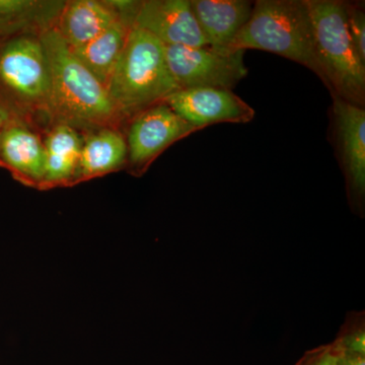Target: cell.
Masks as SVG:
<instances>
[{"mask_svg":"<svg viewBox=\"0 0 365 365\" xmlns=\"http://www.w3.org/2000/svg\"><path fill=\"white\" fill-rule=\"evenodd\" d=\"M49 93V66L41 41L24 35L0 40V102L11 112L14 104L47 105Z\"/></svg>","mask_w":365,"mask_h":365,"instance_id":"5b68a950","label":"cell"},{"mask_svg":"<svg viewBox=\"0 0 365 365\" xmlns=\"http://www.w3.org/2000/svg\"><path fill=\"white\" fill-rule=\"evenodd\" d=\"M346 24L353 45L360 58L365 62V13L361 2L344 1Z\"/></svg>","mask_w":365,"mask_h":365,"instance_id":"d6986e66","label":"cell"},{"mask_svg":"<svg viewBox=\"0 0 365 365\" xmlns=\"http://www.w3.org/2000/svg\"><path fill=\"white\" fill-rule=\"evenodd\" d=\"M0 165L26 182L43 184L45 148L39 137L13 120L0 133Z\"/></svg>","mask_w":365,"mask_h":365,"instance_id":"7c38bea8","label":"cell"},{"mask_svg":"<svg viewBox=\"0 0 365 365\" xmlns=\"http://www.w3.org/2000/svg\"><path fill=\"white\" fill-rule=\"evenodd\" d=\"M40 41L49 66L48 107L66 124L98 126L111 121L117 108L107 88L79 61L58 31H46Z\"/></svg>","mask_w":365,"mask_h":365,"instance_id":"7a4b0ae2","label":"cell"},{"mask_svg":"<svg viewBox=\"0 0 365 365\" xmlns=\"http://www.w3.org/2000/svg\"><path fill=\"white\" fill-rule=\"evenodd\" d=\"M128 148L123 136L105 129L91 136L81 148L79 176L91 178L115 170L124 163Z\"/></svg>","mask_w":365,"mask_h":365,"instance_id":"2e32d148","label":"cell"},{"mask_svg":"<svg viewBox=\"0 0 365 365\" xmlns=\"http://www.w3.org/2000/svg\"><path fill=\"white\" fill-rule=\"evenodd\" d=\"M341 353L342 349L334 340L330 344L307 350L294 365H337Z\"/></svg>","mask_w":365,"mask_h":365,"instance_id":"ffe728a7","label":"cell"},{"mask_svg":"<svg viewBox=\"0 0 365 365\" xmlns=\"http://www.w3.org/2000/svg\"><path fill=\"white\" fill-rule=\"evenodd\" d=\"M165 59L179 90L210 88L232 91L248 76L245 51L220 54L209 47L165 46Z\"/></svg>","mask_w":365,"mask_h":365,"instance_id":"8992f818","label":"cell"},{"mask_svg":"<svg viewBox=\"0 0 365 365\" xmlns=\"http://www.w3.org/2000/svg\"><path fill=\"white\" fill-rule=\"evenodd\" d=\"M128 32L129 29L118 20L95 39L71 50L79 61L106 86L123 51Z\"/></svg>","mask_w":365,"mask_h":365,"instance_id":"5bb4252c","label":"cell"},{"mask_svg":"<svg viewBox=\"0 0 365 365\" xmlns=\"http://www.w3.org/2000/svg\"><path fill=\"white\" fill-rule=\"evenodd\" d=\"M117 21L116 14L108 4L76 0L64 7L56 30L69 47L78 48L95 39Z\"/></svg>","mask_w":365,"mask_h":365,"instance_id":"4fadbf2b","label":"cell"},{"mask_svg":"<svg viewBox=\"0 0 365 365\" xmlns=\"http://www.w3.org/2000/svg\"><path fill=\"white\" fill-rule=\"evenodd\" d=\"M332 134L346 182L348 201L355 213L364 215L365 110L332 97Z\"/></svg>","mask_w":365,"mask_h":365,"instance_id":"52a82bcc","label":"cell"},{"mask_svg":"<svg viewBox=\"0 0 365 365\" xmlns=\"http://www.w3.org/2000/svg\"><path fill=\"white\" fill-rule=\"evenodd\" d=\"M106 88L118 111L127 113L143 112L179 90L168 66L165 45L133 26Z\"/></svg>","mask_w":365,"mask_h":365,"instance_id":"3957f363","label":"cell"},{"mask_svg":"<svg viewBox=\"0 0 365 365\" xmlns=\"http://www.w3.org/2000/svg\"><path fill=\"white\" fill-rule=\"evenodd\" d=\"M163 103L199 129L216 123H249L256 114L239 96L222 88H182Z\"/></svg>","mask_w":365,"mask_h":365,"instance_id":"ba28073f","label":"cell"},{"mask_svg":"<svg viewBox=\"0 0 365 365\" xmlns=\"http://www.w3.org/2000/svg\"><path fill=\"white\" fill-rule=\"evenodd\" d=\"M337 365H365V355L342 351Z\"/></svg>","mask_w":365,"mask_h":365,"instance_id":"44dd1931","label":"cell"},{"mask_svg":"<svg viewBox=\"0 0 365 365\" xmlns=\"http://www.w3.org/2000/svg\"><path fill=\"white\" fill-rule=\"evenodd\" d=\"M14 120L13 113L0 102V133Z\"/></svg>","mask_w":365,"mask_h":365,"instance_id":"7402d4cb","label":"cell"},{"mask_svg":"<svg viewBox=\"0 0 365 365\" xmlns=\"http://www.w3.org/2000/svg\"><path fill=\"white\" fill-rule=\"evenodd\" d=\"M200 129L185 121L165 104L139 113L128 135L129 158L136 167L148 165L170 144Z\"/></svg>","mask_w":365,"mask_h":365,"instance_id":"9c48e42d","label":"cell"},{"mask_svg":"<svg viewBox=\"0 0 365 365\" xmlns=\"http://www.w3.org/2000/svg\"><path fill=\"white\" fill-rule=\"evenodd\" d=\"M192 11L207 47L220 54L228 49L248 23L254 4L247 0H191Z\"/></svg>","mask_w":365,"mask_h":365,"instance_id":"8fae6325","label":"cell"},{"mask_svg":"<svg viewBox=\"0 0 365 365\" xmlns=\"http://www.w3.org/2000/svg\"><path fill=\"white\" fill-rule=\"evenodd\" d=\"M132 26L150 33L165 46L207 47L190 0L140 2Z\"/></svg>","mask_w":365,"mask_h":365,"instance_id":"30bf717a","label":"cell"},{"mask_svg":"<svg viewBox=\"0 0 365 365\" xmlns=\"http://www.w3.org/2000/svg\"><path fill=\"white\" fill-rule=\"evenodd\" d=\"M336 342L343 352L365 355L364 313H350L346 317Z\"/></svg>","mask_w":365,"mask_h":365,"instance_id":"ac0fdd59","label":"cell"},{"mask_svg":"<svg viewBox=\"0 0 365 365\" xmlns=\"http://www.w3.org/2000/svg\"><path fill=\"white\" fill-rule=\"evenodd\" d=\"M36 4L26 0H0V40L20 34L32 20Z\"/></svg>","mask_w":365,"mask_h":365,"instance_id":"e0dca14e","label":"cell"},{"mask_svg":"<svg viewBox=\"0 0 365 365\" xmlns=\"http://www.w3.org/2000/svg\"><path fill=\"white\" fill-rule=\"evenodd\" d=\"M262 50L307 67L324 83L307 0H258L228 53Z\"/></svg>","mask_w":365,"mask_h":365,"instance_id":"6da1fadb","label":"cell"},{"mask_svg":"<svg viewBox=\"0 0 365 365\" xmlns=\"http://www.w3.org/2000/svg\"><path fill=\"white\" fill-rule=\"evenodd\" d=\"M307 4L324 85L332 97L364 108L365 62L348 33L344 1L307 0Z\"/></svg>","mask_w":365,"mask_h":365,"instance_id":"277c9868","label":"cell"},{"mask_svg":"<svg viewBox=\"0 0 365 365\" xmlns=\"http://www.w3.org/2000/svg\"><path fill=\"white\" fill-rule=\"evenodd\" d=\"M43 184L66 182L74 177L81 158V137L68 124L58 125L46 138Z\"/></svg>","mask_w":365,"mask_h":365,"instance_id":"9a60e30c","label":"cell"}]
</instances>
